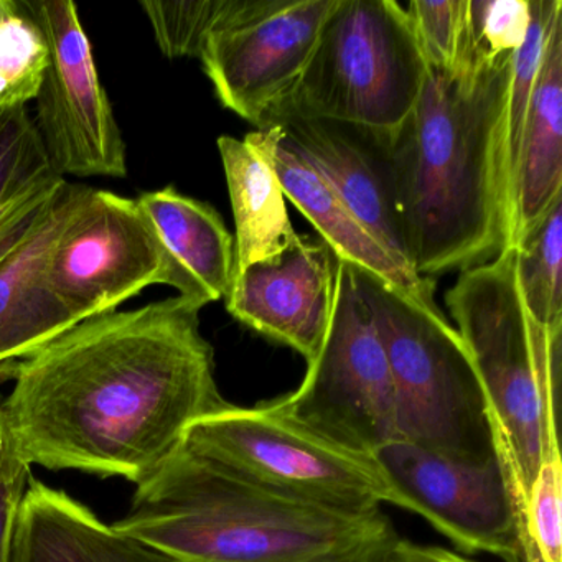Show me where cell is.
I'll use <instances>...</instances> for the list:
<instances>
[{
	"mask_svg": "<svg viewBox=\"0 0 562 562\" xmlns=\"http://www.w3.org/2000/svg\"><path fill=\"white\" fill-rule=\"evenodd\" d=\"M562 199V15L552 25L532 88L512 193V243Z\"/></svg>",
	"mask_w": 562,
	"mask_h": 562,
	"instance_id": "d6986e66",
	"label": "cell"
},
{
	"mask_svg": "<svg viewBox=\"0 0 562 562\" xmlns=\"http://www.w3.org/2000/svg\"><path fill=\"white\" fill-rule=\"evenodd\" d=\"M426 74L423 48L403 5L337 0L307 67L262 130L289 120H327L393 134L416 106Z\"/></svg>",
	"mask_w": 562,
	"mask_h": 562,
	"instance_id": "8992f818",
	"label": "cell"
},
{
	"mask_svg": "<svg viewBox=\"0 0 562 562\" xmlns=\"http://www.w3.org/2000/svg\"><path fill=\"white\" fill-rule=\"evenodd\" d=\"M48 65V48L35 22L12 0L0 21V110L24 108L37 98Z\"/></svg>",
	"mask_w": 562,
	"mask_h": 562,
	"instance_id": "d4e9b609",
	"label": "cell"
},
{
	"mask_svg": "<svg viewBox=\"0 0 562 562\" xmlns=\"http://www.w3.org/2000/svg\"><path fill=\"white\" fill-rule=\"evenodd\" d=\"M90 187L65 180L37 226L0 259V373L78 325L48 281L52 246Z\"/></svg>",
	"mask_w": 562,
	"mask_h": 562,
	"instance_id": "9a60e30c",
	"label": "cell"
},
{
	"mask_svg": "<svg viewBox=\"0 0 562 562\" xmlns=\"http://www.w3.org/2000/svg\"><path fill=\"white\" fill-rule=\"evenodd\" d=\"M288 0H143L157 45L167 58H200L213 35L259 21Z\"/></svg>",
	"mask_w": 562,
	"mask_h": 562,
	"instance_id": "44dd1931",
	"label": "cell"
},
{
	"mask_svg": "<svg viewBox=\"0 0 562 562\" xmlns=\"http://www.w3.org/2000/svg\"><path fill=\"white\" fill-rule=\"evenodd\" d=\"M488 401L496 450L518 505L541 463L561 452L558 397L562 324L532 322L516 276V249L465 269L446 295Z\"/></svg>",
	"mask_w": 562,
	"mask_h": 562,
	"instance_id": "277c9868",
	"label": "cell"
},
{
	"mask_svg": "<svg viewBox=\"0 0 562 562\" xmlns=\"http://www.w3.org/2000/svg\"><path fill=\"white\" fill-rule=\"evenodd\" d=\"M337 0H288L259 21L213 35L200 60L226 110L262 130L307 67Z\"/></svg>",
	"mask_w": 562,
	"mask_h": 562,
	"instance_id": "7c38bea8",
	"label": "cell"
},
{
	"mask_svg": "<svg viewBox=\"0 0 562 562\" xmlns=\"http://www.w3.org/2000/svg\"><path fill=\"white\" fill-rule=\"evenodd\" d=\"M350 268L390 364L400 440L463 462L499 459L485 390L457 328L436 304Z\"/></svg>",
	"mask_w": 562,
	"mask_h": 562,
	"instance_id": "5b68a950",
	"label": "cell"
},
{
	"mask_svg": "<svg viewBox=\"0 0 562 562\" xmlns=\"http://www.w3.org/2000/svg\"><path fill=\"white\" fill-rule=\"evenodd\" d=\"M65 179L35 190L0 212V259H4L44 218Z\"/></svg>",
	"mask_w": 562,
	"mask_h": 562,
	"instance_id": "83f0119b",
	"label": "cell"
},
{
	"mask_svg": "<svg viewBox=\"0 0 562 562\" xmlns=\"http://www.w3.org/2000/svg\"><path fill=\"white\" fill-rule=\"evenodd\" d=\"M202 305L164 299L75 325L8 373L0 404L27 465L143 483L196 420L222 409Z\"/></svg>",
	"mask_w": 562,
	"mask_h": 562,
	"instance_id": "6da1fadb",
	"label": "cell"
},
{
	"mask_svg": "<svg viewBox=\"0 0 562 562\" xmlns=\"http://www.w3.org/2000/svg\"><path fill=\"white\" fill-rule=\"evenodd\" d=\"M406 11L427 67L443 75L456 74L462 47L465 0H413Z\"/></svg>",
	"mask_w": 562,
	"mask_h": 562,
	"instance_id": "4316f807",
	"label": "cell"
},
{
	"mask_svg": "<svg viewBox=\"0 0 562 562\" xmlns=\"http://www.w3.org/2000/svg\"><path fill=\"white\" fill-rule=\"evenodd\" d=\"M373 456L393 493L391 505L423 516L465 552L506 562L522 554L518 505L502 460L463 462L406 440Z\"/></svg>",
	"mask_w": 562,
	"mask_h": 562,
	"instance_id": "8fae6325",
	"label": "cell"
},
{
	"mask_svg": "<svg viewBox=\"0 0 562 562\" xmlns=\"http://www.w3.org/2000/svg\"><path fill=\"white\" fill-rule=\"evenodd\" d=\"M525 562H562V462L552 453L539 467L521 509Z\"/></svg>",
	"mask_w": 562,
	"mask_h": 562,
	"instance_id": "484cf974",
	"label": "cell"
},
{
	"mask_svg": "<svg viewBox=\"0 0 562 562\" xmlns=\"http://www.w3.org/2000/svg\"><path fill=\"white\" fill-rule=\"evenodd\" d=\"M48 48L34 121L57 176H127L126 144L71 0H19Z\"/></svg>",
	"mask_w": 562,
	"mask_h": 562,
	"instance_id": "9c48e42d",
	"label": "cell"
},
{
	"mask_svg": "<svg viewBox=\"0 0 562 562\" xmlns=\"http://www.w3.org/2000/svg\"><path fill=\"white\" fill-rule=\"evenodd\" d=\"M292 419L331 442L371 453L400 440L390 364L350 265L338 258L330 324L294 393L278 397Z\"/></svg>",
	"mask_w": 562,
	"mask_h": 562,
	"instance_id": "ba28073f",
	"label": "cell"
},
{
	"mask_svg": "<svg viewBox=\"0 0 562 562\" xmlns=\"http://www.w3.org/2000/svg\"><path fill=\"white\" fill-rule=\"evenodd\" d=\"M136 486L114 528L177 562H383L400 541L381 509L355 515L279 495L186 443Z\"/></svg>",
	"mask_w": 562,
	"mask_h": 562,
	"instance_id": "3957f363",
	"label": "cell"
},
{
	"mask_svg": "<svg viewBox=\"0 0 562 562\" xmlns=\"http://www.w3.org/2000/svg\"><path fill=\"white\" fill-rule=\"evenodd\" d=\"M58 180L27 106L0 110V212Z\"/></svg>",
	"mask_w": 562,
	"mask_h": 562,
	"instance_id": "cb8c5ba5",
	"label": "cell"
},
{
	"mask_svg": "<svg viewBox=\"0 0 562 562\" xmlns=\"http://www.w3.org/2000/svg\"><path fill=\"white\" fill-rule=\"evenodd\" d=\"M220 156L235 216V278L255 262L276 258L301 239L285 195L268 160L245 139L222 136Z\"/></svg>",
	"mask_w": 562,
	"mask_h": 562,
	"instance_id": "ffe728a7",
	"label": "cell"
},
{
	"mask_svg": "<svg viewBox=\"0 0 562 562\" xmlns=\"http://www.w3.org/2000/svg\"><path fill=\"white\" fill-rule=\"evenodd\" d=\"M337 266L327 243L301 236L282 255L238 272L226 308L256 334L291 347L312 363L330 324Z\"/></svg>",
	"mask_w": 562,
	"mask_h": 562,
	"instance_id": "4fadbf2b",
	"label": "cell"
},
{
	"mask_svg": "<svg viewBox=\"0 0 562 562\" xmlns=\"http://www.w3.org/2000/svg\"><path fill=\"white\" fill-rule=\"evenodd\" d=\"M512 562H525V558H522V554H521V555H518V558L513 559Z\"/></svg>",
	"mask_w": 562,
	"mask_h": 562,
	"instance_id": "d6a6232c",
	"label": "cell"
},
{
	"mask_svg": "<svg viewBox=\"0 0 562 562\" xmlns=\"http://www.w3.org/2000/svg\"><path fill=\"white\" fill-rule=\"evenodd\" d=\"M512 64L473 75L427 67L416 106L383 134L404 255L420 278L486 265L509 248Z\"/></svg>",
	"mask_w": 562,
	"mask_h": 562,
	"instance_id": "7a4b0ae2",
	"label": "cell"
},
{
	"mask_svg": "<svg viewBox=\"0 0 562 562\" xmlns=\"http://www.w3.org/2000/svg\"><path fill=\"white\" fill-rule=\"evenodd\" d=\"M48 281L78 324L154 284H172L166 249L137 200L88 189L58 233Z\"/></svg>",
	"mask_w": 562,
	"mask_h": 562,
	"instance_id": "30bf717a",
	"label": "cell"
},
{
	"mask_svg": "<svg viewBox=\"0 0 562 562\" xmlns=\"http://www.w3.org/2000/svg\"><path fill=\"white\" fill-rule=\"evenodd\" d=\"M274 127L361 226L409 268L394 210L383 134L327 120H289Z\"/></svg>",
	"mask_w": 562,
	"mask_h": 562,
	"instance_id": "5bb4252c",
	"label": "cell"
},
{
	"mask_svg": "<svg viewBox=\"0 0 562 562\" xmlns=\"http://www.w3.org/2000/svg\"><path fill=\"white\" fill-rule=\"evenodd\" d=\"M140 210L156 229L180 297L205 305L225 299L235 274V238L209 203L173 186L140 193Z\"/></svg>",
	"mask_w": 562,
	"mask_h": 562,
	"instance_id": "ac0fdd59",
	"label": "cell"
},
{
	"mask_svg": "<svg viewBox=\"0 0 562 562\" xmlns=\"http://www.w3.org/2000/svg\"><path fill=\"white\" fill-rule=\"evenodd\" d=\"M12 8V0H0V21L5 18L9 11Z\"/></svg>",
	"mask_w": 562,
	"mask_h": 562,
	"instance_id": "1f68e13d",
	"label": "cell"
},
{
	"mask_svg": "<svg viewBox=\"0 0 562 562\" xmlns=\"http://www.w3.org/2000/svg\"><path fill=\"white\" fill-rule=\"evenodd\" d=\"M526 311L535 324H562V199L513 246Z\"/></svg>",
	"mask_w": 562,
	"mask_h": 562,
	"instance_id": "7402d4cb",
	"label": "cell"
},
{
	"mask_svg": "<svg viewBox=\"0 0 562 562\" xmlns=\"http://www.w3.org/2000/svg\"><path fill=\"white\" fill-rule=\"evenodd\" d=\"M11 562H177L106 525L64 490L29 480L15 515Z\"/></svg>",
	"mask_w": 562,
	"mask_h": 562,
	"instance_id": "e0dca14e",
	"label": "cell"
},
{
	"mask_svg": "<svg viewBox=\"0 0 562 562\" xmlns=\"http://www.w3.org/2000/svg\"><path fill=\"white\" fill-rule=\"evenodd\" d=\"M383 562H473L465 555L457 554L436 546L414 544L400 538L394 548L387 552Z\"/></svg>",
	"mask_w": 562,
	"mask_h": 562,
	"instance_id": "f546056e",
	"label": "cell"
},
{
	"mask_svg": "<svg viewBox=\"0 0 562 562\" xmlns=\"http://www.w3.org/2000/svg\"><path fill=\"white\" fill-rule=\"evenodd\" d=\"M245 140L268 160L285 199L315 226L337 258L387 279L420 301L436 304L432 279L420 278L397 262L351 215L337 193L282 140L276 127L256 131Z\"/></svg>",
	"mask_w": 562,
	"mask_h": 562,
	"instance_id": "2e32d148",
	"label": "cell"
},
{
	"mask_svg": "<svg viewBox=\"0 0 562 562\" xmlns=\"http://www.w3.org/2000/svg\"><path fill=\"white\" fill-rule=\"evenodd\" d=\"M31 479V465L11 447L0 467V562H11L15 515Z\"/></svg>",
	"mask_w": 562,
	"mask_h": 562,
	"instance_id": "f1b7e54d",
	"label": "cell"
},
{
	"mask_svg": "<svg viewBox=\"0 0 562 562\" xmlns=\"http://www.w3.org/2000/svg\"><path fill=\"white\" fill-rule=\"evenodd\" d=\"M528 25L529 0H465L456 74H479L513 60L525 42Z\"/></svg>",
	"mask_w": 562,
	"mask_h": 562,
	"instance_id": "603a6c76",
	"label": "cell"
},
{
	"mask_svg": "<svg viewBox=\"0 0 562 562\" xmlns=\"http://www.w3.org/2000/svg\"><path fill=\"white\" fill-rule=\"evenodd\" d=\"M193 452L262 488L334 512H376L393 493L371 453L347 449L289 417L278 401L226 403L187 430Z\"/></svg>",
	"mask_w": 562,
	"mask_h": 562,
	"instance_id": "52a82bcc",
	"label": "cell"
},
{
	"mask_svg": "<svg viewBox=\"0 0 562 562\" xmlns=\"http://www.w3.org/2000/svg\"><path fill=\"white\" fill-rule=\"evenodd\" d=\"M11 447L12 442L11 437H9L8 426H5L4 413H2V407H0V467H2V462H4Z\"/></svg>",
	"mask_w": 562,
	"mask_h": 562,
	"instance_id": "4dcf8cb0",
	"label": "cell"
}]
</instances>
